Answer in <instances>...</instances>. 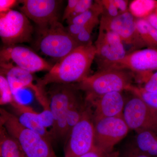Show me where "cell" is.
<instances>
[{"label":"cell","mask_w":157,"mask_h":157,"mask_svg":"<svg viewBox=\"0 0 157 157\" xmlns=\"http://www.w3.org/2000/svg\"><path fill=\"white\" fill-rule=\"evenodd\" d=\"M96 54V47L93 42L78 46L53 65L45 76L37 80V84L45 89L48 84L80 82L89 76Z\"/></svg>","instance_id":"6da1fadb"},{"label":"cell","mask_w":157,"mask_h":157,"mask_svg":"<svg viewBox=\"0 0 157 157\" xmlns=\"http://www.w3.org/2000/svg\"><path fill=\"white\" fill-rule=\"evenodd\" d=\"M134 77V73L130 70L108 68L98 70L76 86L85 93L86 102H89L108 93L128 90Z\"/></svg>","instance_id":"7a4b0ae2"},{"label":"cell","mask_w":157,"mask_h":157,"mask_svg":"<svg viewBox=\"0 0 157 157\" xmlns=\"http://www.w3.org/2000/svg\"><path fill=\"white\" fill-rule=\"evenodd\" d=\"M0 122L17 140L25 157H58L50 140L23 126L16 115L3 108L0 109Z\"/></svg>","instance_id":"3957f363"},{"label":"cell","mask_w":157,"mask_h":157,"mask_svg":"<svg viewBox=\"0 0 157 157\" xmlns=\"http://www.w3.org/2000/svg\"><path fill=\"white\" fill-rule=\"evenodd\" d=\"M36 45L43 54L59 60L78 47L75 39L58 20L37 27Z\"/></svg>","instance_id":"277c9868"},{"label":"cell","mask_w":157,"mask_h":157,"mask_svg":"<svg viewBox=\"0 0 157 157\" xmlns=\"http://www.w3.org/2000/svg\"><path fill=\"white\" fill-rule=\"evenodd\" d=\"M78 90L73 84H53L48 92L49 107L53 119L52 138L68 137L67 114L71 102L78 95Z\"/></svg>","instance_id":"5b68a950"},{"label":"cell","mask_w":157,"mask_h":157,"mask_svg":"<svg viewBox=\"0 0 157 157\" xmlns=\"http://www.w3.org/2000/svg\"><path fill=\"white\" fill-rule=\"evenodd\" d=\"M93 113L86 107L81 119L73 127L65 149V157H78L95 148V131Z\"/></svg>","instance_id":"8992f818"},{"label":"cell","mask_w":157,"mask_h":157,"mask_svg":"<svg viewBox=\"0 0 157 157\" xmlns=\"http://www.w3.org/2000/svg\"><path fill=\"white\" fill-rule=\"evenodd\" d=\"M33 31L28 17L21 11L12 9L0 13V37L4 46L29 42Z\"/></svg>","instance_id":"52a82bcc"},{"label":"cell","mask_w":157,"mask_h":157,"mask_svg":"<svg viewBox=\"0 0 157 157\" xmlns=\"http://www.w3.org/2000/svg\"><path fill=\"white\" fill-rule=\"evenodd\" d=\"M94 121L95 147L105 153H112L114 146L127 136L130 130L123 115Z\"/></svg>","instance_id":"ba28073f"},{"label":"cell","mask_w":157,"mask_h":157,"mask_svg":"<svg viewBox=\"0 0 157 157\" xmlns=\"http://www.w3.org/2000/svg\"><path fill=\"white\" fill-rule=\"evenodd\" d=\"M123 117L130 130L136 133L147 130L157 132V109L135 94L126 101Z\"/></svg>","instance_id":"9c48e42d"},{"label":"cell","mask_w":157,"mask_h":157,"mask_svg":"<svg viewBox=\"0 0 157 157\" xmlns=\"http://www.w3.org/2000/svg\"><path fill=\"white\" fill-rule=\"evenodd\" d=\"M94 45L98 70L112 68L128 53L120 37L111 31L99 29Z\"/></svg>","instance_id":"30bf717a"},{"label":"cell","mask_w":157,"mask_h":157,"mask_svg":"<svg viewBox=\"0 0 157 157\" xmlns=\"http://www.w3.org/2000/svg\"><path fill=\"white\" fill-rule=\"evenodd\" d=\"M136 20L129 11L113 17L101 15L99 29L115 33L124 44L131 45L134 51L139 50L145 46L137 31Z\"/></svg>","instance_id":"8fae6325"},{"label":"cell","mask_w":157,"mask_h":157,"mask_svg":"<svg viewBox=\"0 0 157 157\" xmlns=\"http://www.w3.org/2000/svg\"><path fill=\"white\" fill-rule=\"evenodd\" d=\"M1 63H11L31 73L49 71L53 67L30 48L14 45L4 46L0 52Z\"/></svg>","instance_id":"7c38bea8"},{"label":"cell","mask_w":157,"mask_h":157,"mask_svg":"<svg viewBox=\"0 0 157 157\" xmlns=\"http://www.w3.org/2000/svg\"><path fill=\"white\" fill-rule=\"evenodd\" d=\"M1 74L6 76L14 96L21 90L28 88L33 92L43 109L49 107L45 89L34 82L33 73L23 70L11 63H1Z\"/></svg>","instance_id":"4fadbf2b"},{"label":"cell","mask_w":157,"mask_h":157,"mask_svg":"<svg viewBox=\"0 0 157 157\" xmlns=\"http://www.w3.org/2000/svg\"><path fill=\"white\" fill-rule=\"evenodd\" d=\"M20 10L37 27L44 26L56 20L61 1L56 0H23Z\"/></svg>","instance_id":"5bb4252c"},{"label":"cell","mask_w":157,"mask_h":157,"mask_svg":"<svg viewBox=\"0 0 157 157\" xmlns=\"http://www.w3.org/2000/svg\"><path fill=\"white\" fill-rule=\"evenodd\" d=\"M111 68L125 69L134 73L157 71V48H147L129 52Z\"/></svg>","instance_id":"9a60e30c"},{"label":"cell","mask_w":157,"mask_h":157,"mask_svg":"<svg viewBox=\"0 0 157 157\" xmlns=\"http://www.w3.org/2000/svg\"><path fill=\"white\" fill-rule=\"evenodd\" d=\"M126 100L121 92L105 94L86 102L94 107V121L123 115Z\"/></svg>","instance_id":"2e32d148"},{"label":"cell","mask_w":157,"mask_h":157,"mask_svg":"<svg viewBox=\"0 0 157 157\" xmlns=\"http://www.w3.org/2000/svg\"><path fill=\"white\" fill-rule=\"evenodd\" d=\"M14 108L17 119L20 124L25 128L38 133L51 141L52 137L40 122L39 113L32 107L24 104L16 100V98L10 104Z\"/></svg>","instance_id":"e0dca14e"},{"label":"cell","mask_w":157,"mask_h":157,"mask_svg":"<svg viewBox=\"0 0 157 157\" xmlns=\"http://www.w3.org/2000/svg\"><path fill=\"white\" fill-rule=\"evenodd\" d=\"M103 12L102 7L98 1H94L92 7L80 15L67 21L68 25L67 29L73 38L84 28L92 24L100 23V17Z\"/></svg>","instance_id":"ac0fdd59"},{"label":"cell","mask_w":157,"mask_h":157,"mask_svg":"<svg viewBox=\"0 0 157 157\" xmlns=\"http://www.w3.org/2000/svg\"><path fill=\"white\" fill-rule=\"evenodd\" d=\"M132 145L144 153L157 157V132L147 130L137 133Z\"/></svg>","instance_id":"d6986e66"},{"label":"cell","mask_w":157,"mask_h":157,"mask_svg":"<svg viewBox=\"0 0 157 157\" xmlns=\"http://www.w3.org/2000/svg\"><path fill=\"white\" fill-rule=\"evenodd\" d=\"M0 155L1 157H25L19 144L1 125Z\"/></svg>","instance_id":"ffe728a7"},{"label":"cell","mask_w":157,"mask_h":157,"mask_svg":"<svg viewBox=\"0 0 157 157\" xmlns=\"http://www.w3.org/2000/svg\"><path fill=\"white\" fill-rule=\"evenodd\" d=\"M157 1L134 0L129 5V11L137 19H145L155 11Z\"/></svg>","instance_id":"44dd1931"},{"label":"cell","mask_w":157,"mask_h":157,"mask_svg":"<svg viewBox=\"0 0 157 157\" xmlns=\"http://www.w3.org/2000/svg\"><path fill=\"white\" fill-rule=\"evenodd\" d=\"M137 31L145 47L157 48V30L145 19H137Z\"/></svg>","instance_id":"7402d4cb"},{"label":"cell","mask_w":157,"mask_h":157,"mask_svg":"<svg viewBox=\"0 0 157 157\" xmlns=\"http://www.w3.org/2000/svg\"><path fill=\"white\" fill-rule=\"evenodd\" d=\"M102 7L101 15L107 17H117L129 11V1L126 0H98Z\"/></svg>","instance_id":"603a6c76"},{"label":"cell","mask_w":157,"mask_h":157,"mask_svg":"<svg viewBox=\"0 0 157 157\" xmlns=\"http://www.w3.org/2000/svg\"><path fill=\"white\" fill-rule=\"evenodd\" d=\"M86 107L78 94L71 102L67 114L68 136L73 127L81 119Z\"/></svg>","instance_id":"cb8c5ba5"},{"label":"cell","mask_w":157,"mask_h":157,"mask_svg":"<svg viewBox=\"0 0 157 157\" xmlns=\"http://www.w3.org/2000/svg\"><path fill=\"white\" fill-rule=\"evenodd\" d=\"M128 91L138 96L149 107L157 109V93H150L144 90L140 86H130Z\"/></svg>","instance_id":"d4e9b609"},{"label":"cell","mask_w":157,"mask_h":157,"mask_svg":"<svg viewBox=\"0 0 157 157\" xmlns=\"http://www.w3.org/2000/svg\"><path fill=\"white\" fill-rule=\"evenodd\" d=\"M15 96L12 90L6 76L0 75V103L1 105L11 104L15 99Z\"/></svg>","instance_id":"484cf974"},{"label":"cell","mask_w":157,"mask_h":157,"mask_svg":"<svg viewBox=\"0 0 157 157\" xmlns=\"http://www.w3.org/2000/svg\"><path fill=\"white\" fill-rule=\"evenodd\" d=\"M98 24L97 23L92 24L87 26L74 38L78 46L86 45L92 43V33L94 29Z\"/></svg>","instance_id":"4316f807"},{"label":"cell","mask_w":157,"mask_h":157,"mask_svg":"<svg viewBox=\"0 0 157 157\" xmlns=\"http://www.w3.org/2000/svg\"><path fill=\"white\" fill-rule=\"evenodd\" d=\"M94 2V1L92 0H78L73 14L67 20L80 15L89 10L92 7Z\"/></svg>","instance_id":"83f0119b"},{"label":"cell","mask_w":157,"mask_h":157,"mask_svg":"<svg viewBox=\"0 0 157 157\" xmlns=\"http://www.w3.org/2000/svg\"><path fill=\"white\" fill-rule=\"evenodd\" d=\"M141 87L150 93H157V70L154 72Z\"/></svg>","instance_id":"f1b7e54d"},{"label":"cell","mask_w":157,"mask_h":157,"mask_svg":"<svg viewBox=\"0 0 157 157\" xmlns=\"http://www.w3.org/2000/svg\"><path fill=\"white\" fill-rule=\"evenodd\" d=\"M120 157H152L140 151L133 145H130L126 149L122 154H120Z\"/></svg>","instance_id":"f546056e"},{"label":"cell","mask_w":157,"mask_h":157,"mask_svg":"<svg viewBox=\"0 0 157 157\" xmlns=\"http://www.w3.org/2000/svg\"><path fill=\"white\" fill-rule=\"evenodd\" d=\"M78 0H69L67 5L64 11L63 16V21L67 20L71 16L74 9L78 3Z\"/></svg>","instance_id":"4dcf8cb0"},{"label":"cell","mask_w":157,"mask_h":157,"mask_svg":"<svg viewBox=\"0 0 157 157\" xmlns=\"http://www.w3.org/2000/svg\"><path fill=\"white\" fill-rule=\"evenodd\" d=\"M19 2L16 0H1L0 1V13H5L12 10L11 9Z\"/></svg>","instance_id":"1f68e13d"},{"label":"cell","mask_w":157,"mask_h":157,"mask_svg":"<svg viewBox=\"0 0 157 157\" xmlns=\"http://www.w3.org/2000/svg\"><path fill=\"white\" fill-rule=\"evenodd\" d=\"M110 154L105 153L95 147L90 151L78 157H109Z\"/></svg>","instance_id":"d6a6232c"},{"label":"cell","mask_w":157,"mask_h":157,"mask_svg":"<svg viewBox=\"0 0 157 157\" xmlns=\"http://www.w3.org/2000/svg\"><path fill=\"white\" fill-rule=\"evenodd\" d=\"M145 19L148 21L149 23L152 27L157 30V12L155 11Z\"/></svg>","instance_id":"836d02e7"},{"label":"cell","mask_w":157,"mask_h":157,"mask_svg":"<svg viewBox=\"0 0 157 157\" xmlns=\"http://www.w3.org/2000/svg\"><path fill=\"white\" fill-rule=\"evenodd\" d=\"M109 157H120V153L118 152L113 151L110 154Z\"/></svg>","instance_id":"e575fe53"},{"label":"cell","mask_w":157,"mask_h":157,"mask_svg":"<svg viewBox=\"0 0 157 157\" xmlns=\"http://www.w3.org/2000/svg\"><path fill=\"white\" fill-rule=\"evenodd\" d=\"M155 11H156L157 12V5L156 9Z\"/></svg>","instance_id":"d590c367"}]
</instances>
